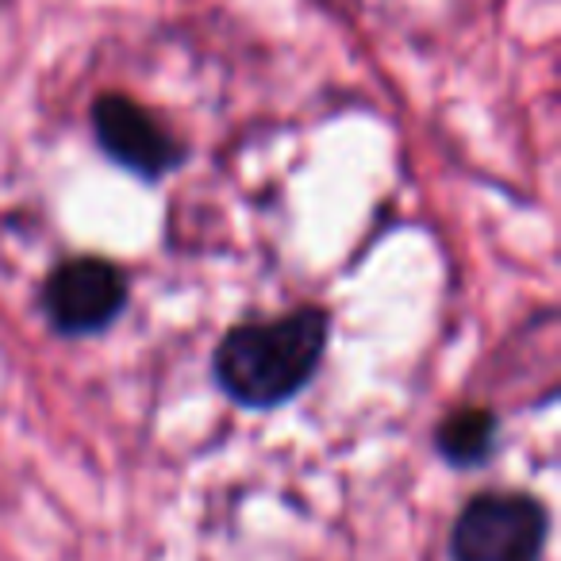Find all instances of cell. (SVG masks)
I'll return each instance as SVG.
<instances>
[{"instance_id": "5b68a950", "label": "cell", "mask_w": 561, "mask_h": 561, "mask_svg": "<svg viewBox=\"0 0 561 561\" xmlns=\"http://www.w3.org/2000/svg\"><path fill=\"white\" fill-rule=\"evenodd\" d=\"M492 435H496V420L484 408H466L443 423L438 446L450 461H481L492 450Z\"/></svg>"}, {"instance_id": "6da1fadb", "label": "cell", "mask_w": 561, "mask_h": 561, "mask_svg": "<svg viewBox=\"0 0 561 561\" xmlns=\"http://www.w3.org/2000/svg\"><path fill=\"white\" fill-rule=\"evenodd\" d=\"M328 346V316L320 308L242 323L216 346V377L239 404L270 408L312 381Z\"/></svg>"}, {"instance_id": "3957f363", "label": "cell", "mask_w": 561, "mask_h": 561, "mask_svg": "<svg viewBox=\"0 0 561 561\" xmlns=\"http://www.w3.org/2000/svg\"><path fill=\"white\" fill-rule=\"evenodd\" d=\"M127 277L104 257H73L50 273L43 289V308L50 323L66 335L101 331L124 312Z\"/></svg>"}, {"instance_id": "7a4b0ae2", "label": "cell", "mask_w": 561, "mask_h": 561, "mask_svg": "<svg viewBox=\"0 0 561 561\" xmlns=\"http://www.w3.org/2000/svg\"><path fill=\"white\" fill-rule=\"evenodd\" d=\"M546 512L527 496H477L454 527L458 561H538Z\"/></svg>"}, {"instance_id": "277c9868", "label": "cell", "mask_w": 561, "mask_h": 561, "mask_svg": "<svg viewBox=\"0 0 561 561\" xmlns=\"http://www.w3.org/2000/svg\"><path fill=\"white\" fill-rule=\"evenodd\" d=\"M93 127L101 147L142 178H162L185 158V147L127 96H101L93 104Z\"/></svg>"}]
</instances>
